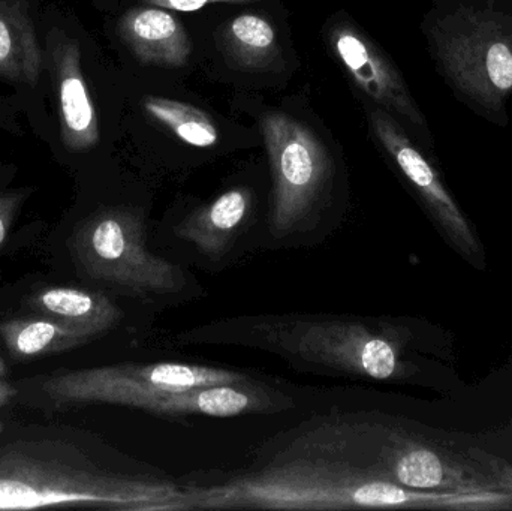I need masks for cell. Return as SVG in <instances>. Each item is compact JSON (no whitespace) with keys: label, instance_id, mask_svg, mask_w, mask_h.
Here are the masks:
<instances>
[{"label":"cell","instance_id":"1","mask_svg":"<svg viewBox=\"0 0 512 511\" xmlns=\"http://www.w3.org/2000/svg\"><path fill=\"white\" fill-rule=\"evenodd\" d=\"M167 511L194 510H512L511 494L415 491L328 456L274 447L252 467L182 485Z\"/></svg>","mask_w":512,"mask_h":511},{"label":"cell","instance_id":"2","mask_svg":"<svg viewBox=\"0 0 512 511\" xmlns=\"http://www.w3.org/2000/svg\"><path fill=\"white\" fill-rule=\"evenodd\" d=\"M409 330L385 320L333 315H259L204 324L180 333L183 345H243L277 354L294 366L373 381L408 380Z\"/></svg>","mask_w":512,"mask_h":511},{"label":"cell","instance_id":"3","mask_svg":"<svg viewBox=\"0 0 512 511\" xmlns=\"http://www.w3.org/2000/svg\"><path fill=\"white\" fill-rule=\"evenodd\" d=\"M423 33L433 65L454 98L486 122L507 128L512 9L481 0H435Z\"/></svg>","mask_w":512,"mask_h":511},{"label":"cell","instance_id":"4","mask_svg":"<svg viewBox=\"0 0 512 511\" xmlns=\"http://www.w3.org/2000/svg\"><path fill=\"white\" fill-rule=\"evenodd\" d=\"M182 485L110 473L83 456L35 452L26 444L0 456V510L95 507L119 511H167Z\"/></svg>","mask_w":512,"mask_h":511},{"label":"cell","instance_id":"5","mask_svg":"<svg viewBox=\"0 0 512 511\" xmlns=\"http://www.w3.org/2000/svg\"><path fill=\"white\" fill-rule=\"evenodd\" d=\"M373 443L379 468L394 485L415 491L512 495L510 462L432 437L406 420L373 414Z\"/></svg>","mask_w":512,"mask_h":511},{"label":"cell","instance_id":"6","mask_svg":"<svg viewBox=\"0 0 512 511\" xmlns=\"http://www.w3.org/2000/svg\"><path fill=\"white\" fill-rule=\"evenodd\" d=\"M72 252L90 278L138 296H165L185 287L183 270L149 251L140 216L123 207L87 218L75 231Z\"/></svg>","mask_w":512,"mask_h":511},{"label":"cell","instance_id":"7","mask_svg":"<svg viewBox=\"0 0 512 511\" xmlns=\"http://www.w3.org/2000/svg\"><path fill=\"white\" fill-rule=\"evenodd\" d=\"M252 383L248 375L189 363H122L45 378L42 392L57 407L110 404L138 408L158 392Z\"/></svg>","mask_w":512,"mask_h":511},{"label":"cell","instance_id":"8","mask_svg":"<svg viewBox=\"0 0 512 511\" xmlns=\"http://www.w3.org/2000/svg\"><path fill=\"white\" fill-rule=\"evenodd\" d=\"M262 134L274 176L271 230L286 237L315 212L331 177V162L316 135L286 114L268 113Z\"/></svg>","mask_w":512,"mask_h":511},{"label":"cell","instance_id":"9","mask_svg":"<svg viewBox=\"0 0 512 511\" xmlns=\"http://www.w3.org/2000/svg\"><path fill=\"white\" fill-rule=\"evenodd\" d=\"M370 126L397 170L405 177L418 200L451 248L477 269L484 267V246L474 225L457 203L423 147L415 143L405 126L382 108L369 113Z\"/></svg>","mask_w":512,"mask_h":511},{"label":"cell","instance_id":"10","mask_svg":"<svg viewBox=\"0 0 512 511\" xmlns=\"http://www.w3.org/2000/svg\"><path fill=\"white\" fill-rule=\"evenodd\" d=\"M331 45L343 68L354 83L379 108L408 126L421 147L433 149V134L427 117L409 90L402 72L388 59L387 54L351 24L340 23L331 29Z\"/></svg>","mask_w":512,"mask_h":511},{"label":"cell","instance_id":"11","mask_svg":"<svg viewBox=\"0 0 512 511\" xmlns=\"http://www.w3.org/2000/svg\"><path fill=\"white\" fill-rule=\"evenodd\" d=\"M57 96H59L60 137L69 152H87L98 146L99 125L83 69L80 45L62 39L53 48Z\"/></svg>","mask_w":512,"mask_h":511},{"label":"cell","instance_id":"12","mask_svg":"<svg viewBox=\"0 0 512 511\" xmlns=\"http://www.w3.org/2000/svg\"><path fill=\"white\" fill-rule=\"evenodd\" d=\"M119 33L144 65L180 68L191 57L188 32L168 9L152 5L131 9L120 20Z\"/></svg>","mask_w":512,"mask_h":511},{"label":"cell","instance_id":"13","mask_svg":"<svg viewBox=\"0 0 512 511\" xmlns=\"http://www.w3.org/2000/svg\"><path fill=\"white\" fill-rule=\"evenodd\" d=\"M251 207L252 194L249 189H231L186 216L177 225L176 234L207 257H221L236 242Z\"/></svg>","mask_w":512,"mask_h":511},{"label":"cell","instance_id":"14","mask_svg":"<svg viewBox=\"0 0 512 511\" xmlns=\"http://www.w3.org/2000/svg\"><path fill=\"white\" fill-rule=\"evenodd\" d=\"M29 303L38 314L80 327L95 338L122 320V312L107 296L80 288H44L33 294Z\"/></svg>","mask_w":512,"mask_h":511},{"label":"cell","instance_id":"15","mask_svg":"<svg viewBox=\"0 0 512 511\" xmlns=\"http://www.w3.org/2000/svg\"><path fill=\"white\" fill-rule=\"evenodd\" d=\"M0 338L17 360L39 359L89 344L95 336L56 318L29 317L0 321Z\"/></svg>","mask_w":512,"mask_h":511},{"label":"cell","instance_id":"16","mask_svg":"<svg viewBox=\"0 0 512 511\" xmlns=\"http://www.w3.org/2000/svg\"><path fill=\"white\" fill-rule=\"evenodd\" d=\"M41 65V48L26 5L0 0V77L35 86Z\"/></svg>","mask_w":512,"mask_h":511},{"label":"cell","instance_id":"17","mask_svg":"<svg viewBox=\"0 0 512 511\" xmlns=\"http://www.w3.org/2000/svg\"><path fill=\"white\" fill-rule=\"evenodd\" d=\"M222 50L230 65L243 71H268L279 65L276 30L259 15L233 18L222 32Z\"/></svg>","mask_w":512,"mask_h":511},{"label":"cell","instance_id":"18","mask_svg":"<svg viewBox=\"0 0 512 511\" xmlns=\"http://www.w3.org/2000/svg\"><path fill=\"white\" fill-rule=\"evenodd\" d=\"M144 110L189 146L207 149L219 141L215 122L200 108L174 99L146 96Z\"/></svg>","mask_w":512,"mask_h":511},{"label":"cell","instance_id":"19","mask_svg":"<svg viewBox=\"0 0 512 511\" xmlns=\"http://www.w3.org/2000/svg\"><path fill=\"white\" fill-rule=\"evenodd\" d=\"M23 201V192L5 191L0 188V248L11 231L12 222Z\"/></svg>","mask_w":512,"mask_h":511},{"label":"cell","instance_id":"20","mask_svg":"<svg viewBox=\"0 0 512 511\" xmlns=\"http://www.w3.org/2000/svg\"><path fill=\"white\" fill-rule=\"evenodd\" d=\"M254 2H259V0H143V3H146V5L158 6V8L177 12L200 11L204 6L215 5V3H233V5H243V3Z\"/></svg>","mask_w":512,"mask_h":511},{"label":"cell","instance_id":"21","mask_svg":"<svg viewBox=\"0 0 512 511\" xmlns=\"http://www.w3.org/2000/svg\"><path fill=\"white\" fill-rule=\"evenodd\" d=\"M15 395H17V389H15V387L5 383V381H0V407L8 405L9 402L15 398Z\"/></svg>","mask_w":512,"mask_h":511},{"label":"cell","instance_id":"22","mask_svg":"<svg viewBox=\"0 0 512 511\" xmlns=\"http://www.w3.org/2000/svg\"><path fill=\"white\" fill-rule=\"evenodd\" d=\"M481 2H489L501 6V8L512 9V0H481Z\"/></svg>","mask_w":512,"mask_h":511},{"label":"cell","instance_id":"23","mask_svg":"<svg viewBox=\"0 0 512 511\" xmlns=\"http://www.w3.org/2000/svg\"><path fill=\"white\" fill-rule=\"evenodd\" d=\"M5 375V365H3L2 359H0V378Z\"/></svg>","mask_w":512,"mask_h":511}]
</instances>
